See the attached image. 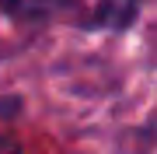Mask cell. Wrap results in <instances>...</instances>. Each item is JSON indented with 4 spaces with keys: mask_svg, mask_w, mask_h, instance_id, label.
Wrapping results in <instances>:
<instances>
[{
    "mask_svg": "<svg viewBox=\"0 0 157 154\" xmlns=\"http://www.w3.org/2000/svg\"><path fill=\"white\" fill-rule=\"evenodd\" d=\"M136 11H140V0H101L98 11L91 14V28H112L122 32L136 21Z\"/></svg>",
    "mask_w": 157,
    "mask_h": 154,
    "instance_id": "6da1fadb",
    "label": "cell"
},
{
    "mask_svg": "<svg viewBox=\"0 0 157 154\" xmlns=\"http://www.w3.org/2000/svg\"><path fill=\"white\" fill-rule=\"evenodd\" d=\"M67 0H0L4 14H11L14 21H45L59 11Z\"/></svg>",
    "mask_w": 157,
    "mask_h": 154,
    "instance_id": "7a4b0ae2",
    "label": "cell"
},
{
    "mask_svg": "<svg viewBox=\"0 0 157 154\" xmlns=\"http://www.w3.org/2000/svg\"><path fill=\"white\" fill-rule=\"evenodd\" d=\"M0 154H21V151H17V144L11 137H0Z\"/></svg>",
    "mask_w": 157,
    "mask_h": 154,
    "instance_id": "3957f363",
    "label": "cell"
}]
</instances>
